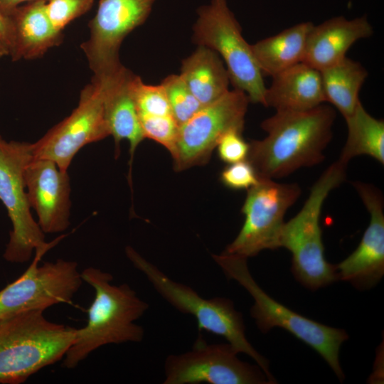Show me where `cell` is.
<instances>
[{
    "instance_id": "cell-6",
    "label": "cell",
    "mask_w": 384,
    "mask_h": 384,
    "mask_svg": "<svg viewBox=\"0 0 384 384\" xmlns=\"http://www.w3.org/2000/svg\"><path fill=\"white\" fill-rule=\"evenodd\" d=\"M212 257L227 278L238 282L253 298L250 314L260 331L266 333L277 326L289 331L319 353L338 379L343 380L338 356L342 343L348 338L343 329L304 317L273 299L253 279L247 258L224 252Z\"/></svg>"
},
{
    "instance_id": "cell-4",
    "label": "cell",
    "mask_w": 384,
    "mask_h": 384,
    "mask_svg": "<svg viewBox=\"0 0 384 384\" xmlns=\"http://www.w3.org/2000/svg\"><path fill=\"white\" fill-rule=\"evenodd\" d=\"M125 252L134 267L146 276L168 303L196 319L199 331L223 337L238 353L251 357L270 383H276L270 371L268 361L247 339L242 315L235 309L230 299L220 297L205 299L189 286L174 281L132 247L127 246Z\"/></svg>"
},
{
    "instance_id": "cell-16",
    "label": "cell",
    "mask_w": 384,
    "mask_h": 384,
    "mask_svg": "<svg viewBox=\"0 0 384 384\" xmlns=\"http://www.w3.org/2000/svg\"><path fill=\"white\" fill-rule=\"evenodd\" d=\"M24 180L31 206L38 215L44 233L67 230L70 216V181L68 171L46 159L32 157L24 171Z\"/></svg>"
},
{
    "instance_id": "cell-1",
    "label": "cell",
    "mask_w": 384,
    "mask_h": 384,
    "mask_svg": "<svg viewBox=\"0 0 384 384\" xmlns=\"http://www.w3.org/2000/svg\"><path fill=\"white\" fill-rule=\"evenodd\" d=\"M336 116L334 109L324 104L304 111H276L261 123L267 137L249 143L247 160L260 178L271 179L319 164Z\"/></svg>"
},
{
    "instance_id": "cell-23",
    "label": "cell",
    "mask_w": 384,
    "mask_h": 384,
    "mask_svg": "<svg viewBox=\"0 0 384 384\" xmlns=\"http://www.w3.org/2000/svg\"><path fill=\"white\" fill-rule=\"evenodd\" d=\"M326 102L333 105L346 119L360 102L359 92L367 77V70L348 58L320 70Z\"/></svg>"
},
{
    "instance_id": "cell-33",
    "label": "cell",
    "mask_w": 384,
    "mask_h": 384,
    "mask_svg": "<svg viewBox=\"0 0 384 384\" xmlns=\"http://www.w3.org/2000/svg\"><path fill=\"white\" fill-rule=\"evenodd\" d=\"M10 55V53L9 50V48L6 47V46L0 40V59L7 56Z\"/></svg>"
},
{
    "instance_id": "cell-18",
    "label": "cell",
    "mask_w": 384,
    "mask_h": 384,
    "mask_svg": "<svg viewBox=\"0 0 384 384\" xmlns=\"http://www.w3.org/2000/svg\"><path fill=\"white\" fill-rule=\"evenodd\" d=\"M373 33L366 16L353 19L343 16L329 18L313 26L303 62L322 70L346 57L347 51L357 41L369 38Z\"/></svg>"
},
{
    "instance_id": "cell-17",
    "label": "cell",
    "mask_w": 384,
    "mask_h": 384,
    "mask_svg": "<svg viewBox=\"0 0 384 384\" xmlns=\"http://www.w3.org/2000/svg\"><path fill=\"white\" fill-rule=\"evenodd\" d=\"M134 74L124 66L105 82L104 112L115 144V157L119 154V143L126 139L129 144V171L128 181L132 188V165L134 152L144 140L139 118L132 92L131 83Z\"/></svg>"
},
{
    "instance_id": "cell-31",
    "label": "cell",
    "mask_w": 384,
    "mask_h": 384,
    "mask_svg": "<svg viewBox=\"0 0 384 384\" xmlns=\"http://www.w3.org/2000/svg\"><path fill=\"white\" fill-rule=\"evenodd\" d=\"M0 40L9 48L10 55L14 47V33L9 17L0 13Z\"/></svg>"
},
{
    "instance_id": "cell-26",
    "label": "cell",
    "mask_w": 384,
    "mask_h": 384,
    "mask_svg": "<svg viewBox=\"0 0 384 384\" xmlns=\"http://www.w3.org/2000/svg\"><path fill=\"white\" fill-rule=\"evenodd\" d=\"M131 87L138 115H172L166 92L161 84H145L140 77L134 75Z\"/></svg>"
},
{
    "instance_id": "cell-19",
    "label": "cell",
    "mask_w": 384,
    "mask_h": 384,
    "mask_svg": "<svg viewBox=\"0 0 384 384\" xmlns=\"http://www.w3.org/2000/svg\"><path fill=\"white\" fill-rule=\"evenodd\" d=\"M264 106L276 111H304L324 104L321 73L302 62L272 77Z\"/></svg>"
},
{
    "instance_id": "cell-7",
    "label": "cell",
    "mask_w": 384,
    "mask_h": 384,
    "mask_svg": "<svg viewBox=\"0 0 384 384\" xmlns=\"http://www.w3.org/2000/svg\"><path fill=\"white\" fill-rule=\"evenodd\" d=\"M193 27V41L215 51L223 60L234 88L243 91L250 102L264 105L266 87L251 45L227 0H211L199 7Z\"/></svg>"
},
{
    "instance_id": "cell-30",
    "label": "cell",
    "mask_w": 384,
    "mask_h": 384,
    "mask_svg": "<svg viewBox=\"0 0 384 384\" xmlns=\"http://www.w3.org/2000/svg\"><path fill=\"white\" fill-rule=\"evenodd\" d=\"M242 134V132L231 130L219 140L216 146L218 154L225 163L231 164L247 159L249 143L245 142Z\"/></svg>"
},
{
    "instance_id": "cell-21",
    "label": "cell",
    "mask_w": 384,
    "mask_h": 384,
    "mask_svg": "<svg viewBox=\"0 0 384 384\" xmlns=\"http://www.w3.org/2000/svg\"><path fill=\"white\" fill-rule=\"evenodd\" d=\"M314 25L310 21L302 22L251 45L263 76L273 77L304 61L308 36Z\"/></svg>"
},
{
    "instance_id": "cell-28",
    "label": "cell",
    "mask_w": 384,
    "mask_h": 384,
    "mask_svg": "<svg viewBox=\"0 0 384 384\" xmlns=\"http://www.w3.org/2000/svg\"><path fill=\"white\" fill-rule=\"evenodd\" d=\"M95 0H47L46 10L54 28L63 32L73 20L88 11Z\"/></svg>"
},
{
    "instance_id": "cell-22",
    "label": "cell",
    "mask_w": 384,
    "mask_h": 384,
    "mask_svg": "<svg viewBox=\"0 0 384 384\" xmlns=\"http://www.w3.org/2000/svg\"><path fill=\"white\" fill-rule=\"evenodd\" d=\"M180 75L202 106L210 104L229 90L230 77L219 55L198 46L181 63Z\"/></svg>"
},
{
    "instance_id": "cell-10",
    "label": "cell",
    "mask_w": 384,
    "mask_h": 384,
    "mask_svg": "<svg viewBox=\"0 0 384 384\" xmlns=\"http://www.w3.org/2000/svg\"><path fill=\"white\" fill-rule=\"evenodd\" d=\"M302 190L296 183H281L260 178L247 190L242 208L244 223L224 252L248 258L264 250L279 248L284 217L299 198Z\"/></svg>"
},
{
    "instance_id": "cell-32",
    "label": "cell",
    "mask_w": 384,
    "mask_h": 384,
    "mask_svg": "<svg viewBox=\"0 0 384 384\" xmlns=\"http://www.w3.org/2000/svg\"><path fill=\"white\" fill-rule=\"evenodd\" d=\"M38 0H0V13L9 17L22 4Z\"/></svg>"
},
{
    "instance_id": "cell-29",
    "label": "cell",
    "mask_w": 384,
    "mask_h": 384,
    "mask_svg": "<svg viewBox=\"0 0 384 384\" xmlns=\"http://www.w3.org/2000/svg\"><path fill=\"white\" fill-rule=\"evenodd\" d=\"M260 180L253 166L246 159L229 164L220 174V181L226 187L234 189H249Z\"/></svg>"
},
{
    "instance_id": "cell-27",
    "label": "cell",
    "mask_w": 384,
    "mask_h": 384,
    "mask_svg": "<svg viewBox=\"0 0 384 384\" xmlns=\"http://www.w3.org/2000/svg\"><path fill=\"white\" fill-rule=\"evenodd\" d=\"M144 138L164 146L171 154L174 150L180 126L172 115H139Z\"/></svg>"
},
{
    "instance_id": "cell-24",
    "label": "cell",
    "mask_w": 384,
    "mask_h": 384,
    "mask_svg": "<svg viewBox=\"0 0 384 384\" xmlns=\"http://www.w3.org/2000/svg\"><path fill=\"white\" fill-rule=\"evenodd\" d=\"M346 119L347 139L338 159L348 164L356 156L368 155L384 164V122L371 116L361 101Z\"/></svg>"
},
{
    "instance_id": "cell-13",
    "label": "cell",
    "mask_w": 384,
    "mask_h": 384,
    "mask_svg": "<svg viewBox=\"0 0 384 384\" xmlns=\"http://www.w3.org/2000/svg\"><path fill=\"white\" fill-rule=\"evenodd\" d=\"M155 0H99L95 16L88 24V38L81 43L93 76L108 78L124 65L119 49L124 38L143 24Z\"/></svg>"
},
{
    "instance_id": "cell-11",
    "label": "cell",
    "mask_w": 384,
    "mask_h": 384,
    "mask_svg": "<svg viewBox=\"0 0 384 384\" xmlns=\"http://www.w3.org/2000/svg\"><path fill=\"white\" fill-rule=\"evenodd\" d=\"M105 89V80L92 76L71 114L31 143L33 158L50 159L68 171L82 147L110 136L103 106Z\"/></svg>"
},
{
    "instance_id": "cell-9",
    "label": "cell",
    "mask_w": 384,
    "mask_h": 384,
    "mask_svg": "<svg viewBox=\"0 0 384 384\" xmlns=\"http://www.w3.org/2000/svg\"><path fill=\"white\" fill-rule=\"evenodd\" d=\"M57 241L36 250L34 260L23 274L0 290V319L70 303L83 281L78 263L58 259L38 265L40 258Z\"/></svg>"
},
{
    "instance_id": "cell-5",
    "label": "cell",
    "mask_w": 384,
    "mask_h": 384,
    "mask_svg": "<svg viewBox=\"0 0 384 384\" xmlns=\"http://www.w3.org/2000/svg\"><path fill=\"white\" fill-rule=\"evenodd\" d=\"M346 166L338 159L329 166L312 186L300 211L281 230L279 247L292 253L293 274L310 289L338 279L335 265L325 258L319 218L326 197L346 179Z\"/></svg>"
},
{
    "instance_id": "cell-20",
    "label": "cell",
    "mask_w": 384,
    "mask_h": 384,
    "mask_svg": "<svg viewBox=\"0 0 384 384\" xmlns=\"http://www.w3.org/2000/svg\"><path fill=\"white\" fill-rule=\"evenodd\" d=\"M45 0L26 3L9 16L13 28L12 60H34L58 46L63 33L51 23L46 10Z\"/></svg>"
},
{
    "instance_id": "cell-3",
    "label": "cell",
    "mask_w": 384,
    "mask_h": 384,
    "mask_svg": "<svg viewBox=\"0 0 384 384\" xmlns=\"http://www.w3.org/2000/svg\"><path fill=\"white\" fill-rule=\"evenodd\" d=\"M76 329L48 321L42 311L0 319V384H20L62 358Z\"/></svg>"
},
{
    "instance_id": "cell-12",
    "label": "cell",
    "mask_w": 384,
    "mask_h": 384,
    "mask_svg": "<svg viewBox=\"0 0 384 384\" xmlns=\"http://www.w3.org/2000/svg\"><path fill=\"white\" fill-rule=\"evenodd\" d=\"M249 102L243 91L234 88L216 101L203 106L180 126L171 154L175 170L207 163L225 134L231 130L242 132Z\"/></svg>"
},
{
    "instance_id": "cell-14",
    "label": "cell",
    "mask_w": 384,
    "mask_h": 384,
    "mask_svg": "<svg viewBox=\"0 0 384 384\" xmlns=\"http://www.w3.org/2000/svg\"><path fill=\"white\" fill-rule=\"evenodd\" d=\"M230 343L208 344L198 337L191 351L164 362V384H269L258 365L240 360Z\"/></svg>"
},
{
    "instance_id": "cell-15",
    "label": "cell",
    "mask_w": 384,
    "mask_h": 384,
    "mask_svg": "<svg viewBox=\"0 0 384 384\" xmlns=\"http://www.w3.org/2000/svg\"><path fill=\"white\" fill-rule=\"evenodd\" d=\"M352 184L370 214V223L357 248L335 268L338 279L365 289L384 274V202L375 186L360 181Z\"/></svg>"
},
{
    "instance_id": "cell-8",
    "label": "cell",
    "mask_w": 384,
    "mask_h": 384,
    "mask_svg": "<svg viewBox=\"0 0 384 384\" xmlns=\"http://www.w3.org/2000/svg\"><path fill=\"white\" fill-rule=\"evenodd\" d=\"M32 157L31 143L0 135V201L12 224L3 257L12 263L29 261L36 250L48 245L31 215L26 188L24 171Z\"/></svg>"
},
{
    "instance_id": "cell-25",
    "label": "cell",
    "mask_w": 384,
    "mask_h": 384,
    "mask_svg": "<svg viewBox=\"0 0 384 384\" xmlns=\"http://www.w3.org/2000/svg\"><path fill=\"white\" fill-rule=\"evenodd\" d=\"M161 84L166 92L172 115L179 126L203 107L180 75H170Z\"/></svg>"
},
{
    "instance_id": "cell-2",
    "label": "cell",
    "mask_w": 384,
    "mask_h": 384,
    "mask_svg": "<svg viewBox=\"0 0 384 384\" xmlns=\"http://www.w3.org/2000/svg\"><path fill=\"white\" fill-rule=\"evenodd\" d=\"M81 277L95 295L86 326L76 329L75 339L63 357V366L68 369L75 368L105 345L141 342L144 330L135 321L149 309L148 303L129 284H111L113 277L109 272L89 267Z\"/></svg>"
}]
</instances>
